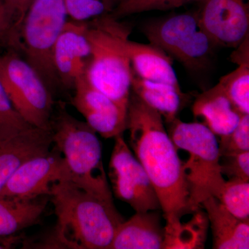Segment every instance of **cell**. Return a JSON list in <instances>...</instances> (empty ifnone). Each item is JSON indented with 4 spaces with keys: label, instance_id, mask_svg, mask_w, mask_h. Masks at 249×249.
Returning <instances> with one entry per match:
<instances>
[{
    "label": "cell",
    "instance_id": "6da1fadb",
    "mask_svg": "<svg viewBox=\"0 0 249 249\" xmlns=\"http://www.w3.org/2000/svg\"><path fill=\"white\" fill-rule=\"evenodd\" d=\"M126 130L129 146L155 188L166 223L191 213L183 161L165 128L163 117L132 91Z\"/></svg>",
    "mask_w": 249,
    "mask_h": 249
},
{
    "label": "cell",
    "instance_id": "7a4b0ae2",
    "mask_svg": "<svg viewBox=\"0 0 249 249\" xmlns=\"http://www.w3.org/2000/svg\"><path fill=\"white\" fill-rule=\"evenodd\" d=\"M50 201L56 216L50 242L60 248L109 249L124 217L114 200L87 191L70 180L55 185Z\"/></svg>",
    "mask_w": 249,
    "mask_h": 249
},
{
    "label": "cell",
    "instance_id": "3957f363",
    "mask_svg": "<svg viewBox=\"0 0 249 249\" xmlns=\"http://www.w3.org/2000/svg\"><path fill=\"white\" fill-rule=\"evenodd\" d=\"M91 58L85 71L90 84L127 110L132 66L126 49L131 28L110 14L88 21Z\"/></svg>",
    "mask_w": 249,
    "mask_h": 249
},
{
    "label": "cell",
    "instance_id": "277c9868",
    "mask_svg": "<svg viewBox=\"0 0 249 249\" xmlns=\"http://www.w3.org/2000/svg\"><path fill=\"white\" fill-rule=\"evenodd\" d=\"M51 121L53 145L66 161L70 181L87 191L113 199L103 161L102 145L97 133L86 122L71 115L59 103Z\"/></svg>",
    "mask_w": 249,
    "mask_h": 249
},
{
    "label": "cell",
    "instance_id": "5b68a950",
    "mask_svg": "<svg viewBox=\"0 0 249 249\" xmlns=\"http://www.w3.org/2000/svg\"><path fill=\"white\" fill-rule=\"evenodd\" d=\"M170 138L177 150L188 152L183 162L193 213L208 198L219 197L225 180L221 171L220 154L216 136L201 123H186L176 118L168 123Z\"/></svg>",
    "mask_w": 249,
    "mask_h": 249
},
{
    "label": "cell",
    "instance_id": "8992f818",
    "mask_svg": "<svg viewBox=\"0 0 249 249\" xmlns=\"http://www.w3.org/2000/svg\"><path fill=\"white\" fill-rule=\"evenodd\" d=\"M142 32L151 45L192 71L209 66L216 45L204 30L198 13H185L147 22Z\"/></svg>",
    "mask_w": 249,
    "mask_h": 249
},
{
    "label": "cell",
    "instance_id": "52a82bcc",
    "mask_svg": "<svg viewBox=\"0 0 249 249\" xmlns=\"http://www.w3.org/2000/svg\"><path fill=\"white\" fill-rule=\"evenodd\" d=\"M0 83L15 109L29 124L50 130L54 102L45 80L16 53L0 56Z\"/></svg>",
    "mask_w": 249,
    "mask_h": 249
},
{
    "label": "cell",
    "instance_id": "ba28073f",
    "mask_svg": "<svg viewBox=\"0 0 249 249\" xmlns=\"http://www.w3.org/2000/svg\"><path fill=\"white\" fill-rule=\"evenodd\" d=\"M68 18L65 0H34L24 16L19 34L20 47L27 61L45 82L58 79L53 49Z\"/></svg>",
    "mask_w": 249,
    "mask_h": 249
},
{
    "label": "cell",
    "instance_id": "9c48e42d",
    "mask_svg": "<svg viewBox=\"0 0 249 249\" xmlns=\"http://www.w3.org/2000/svg\"><path fill=\"white\" fill-rule=\"evenodd\" d=\"M114 139L108 173L113 194L129 204L136 213L161 209L150 178L123 134Z\"/></svg>",
    "mask_w": 249,
    "mask_h": 249
},
{
    "label": "cell",
    "instance_id": "30bf717a",
    "mask_svg": "<svg viewBox=\"0 0 249 249\" xmlns=\"http://www.w3.org/2000/svg\"><path fill=\"white\" fill-rule=\"evenodd\" d=\"M71 179L66 161L58 147L27 160L10 178L0 196L20 199L50 196L54 187Z\"/></svg>",
    "mask_w": 249,
    "mask_h": 249
},
{
    "label": "cell",
    "instance_id": "8fae6325",
    "mask_svg": "<svg viewBox=\"0 0 249 249\" xmlns=\"http://www.w3.org/2000/svg\"><path fill=\"white\" fill-rule=\"evenodd\" d=\"M201 25L216 47L235 49L249 36V0H199Z\"/></svg>",
    "mask_w": 249,
    "mask_h": 249
},
{
    "label": "cell",
    "instance_id": "7c38bea8",
    "mask_svg": "<svg viewBox=\"0 0 249 249\" xmlns=\"http://www.w3.org/2000/svg\"><path fill=\"white\" fill-rule=\"evenodd\" d=\"M71 103L85 122L103 138H115L127 129V111L90 84L85 74L75 82Z\"/></svg>",
    "mask_w": 249,
    "mask_h": 249
},
{
    "label": "cell",
    "instance_id": "4fadbf2b",
    "mask_svg": "<svg viewBox=\"0 0 249 249\" xmlns=\"http://www.w3.org/2000/svg\"><path fill=\"white\" fill-rule=\"evenodd\" d=\"M88 27V21H67L54 45V70L66 88H73L76 80L85 74L91 58Z\"/></svg>",
    "mask_w": 249,
    "mask_h": 249
},
{
    "label": "cell",
    "instance_id": "5bb4252c",
    "mask_svg": "<svg viewBox=\"0 0 249 249\" xmlns=\"http://www.w3.org/2000/svg\"><path fill=\"white\" fill-rule=\"evenodd\" d=\"M53 145L51 130L36 127L0 142V192L19 167L48 152Z\"/></svg>",
    "mask_w": 249,
    "mask_h": 249
},
{
    "label": "cell",
    "instance_id": "9a60e30c",
    "mask_svg": "<svg viewBox=\"0 0 249 249\" xmlns=\"http://www.w3.org/2000/svg\"><path fill=\"white\" fill-rule=\"evenodd\" d=\"M159 210L136 213L116 231L109 249H163L164 227Z\"/></svg>",
    "mask_w": 249,
    "mask_h": 249
},
{
    "label": "cell",
    "instance_id": "2e32d148",
    "mask_svg": "<svg viewBox=\"0 0 249 249\" xmlns=\"http://www.w3.org/2000/svg\"><path fill=\"white\" fill-rule=\"evenodd\" d=\"M209 218L214 249H248L249 219H241L231 213L214 196L201 204Z\"/></svg>",
    "mask_w": 249,
    "mask_h": 249
},
{
    "label": "cell",
    "instance_id": "e0dca14e",
    "mask_svg": "<svg viewBox=\"0 0 249 249\" xmlns=\"http://www.w3.org/2000/svg\"><path fill=\"white\" fill-rule=\"evenodd\" d=\"M193 112L195 117L202 119L201 124L219 137L231 133L242 115L234 108L219 83L196 97Z\"/></svg>",
    "mask_w": 249,
    "mask_h": 249
},
{
    "label": "cell",
    "instance_id": "ac0fdd59",
    "mask_svg": "<svg viewBox=\"0 0 249 249\" xmlns=\"http://www.w3.org/2000/svg\"><path fill=\"white\" fill-rule=\"evenodd\" d=\"M126 49L132 70L143 79L180 87L173 67V59L151 44L129 40Z\"/></svg>",
    "mask_w": 249,
    "mask_h": 249
},
{
    "label": "cell",
    "instance_id": "d6986e66",
    "mask_svg": "<svg viewBox=\"0 0 249 249\" xmlns=\"http://www.w3.org/2000/svg\"><path fill=\"white\" fill-rule=\"evenodd\" d=\"M50 196L20 199L0 196V237H11L40 222Z\"/></svg>",
    "mask_w": 249,
    "mask_h": 249
},
{
    "label": "cell",
    "instance_id": "ffe728a7",
    "mask_svg": "<svg viewBox=\"0 0 249 249\" xmlns=\"http://www.w3.org/2000/svg\"><path fill=\"white\" fill-rule=\"evenodd\" d=\"M131 91L158 111L167 124L176 119L186 101V94L180 87L143 79L132 69Z\"/></svg>",
    "mask_w": 249,
    "mask_h": 249
},
{
    "label": "cell",
    "instance_id": "44dd1931",
    "mask_svg": "<svg viewBox=\"0 0 249 249\" xmlns=\"http://www.w3.org/2000/svg\"><path fill=\"white\" fill-rule=\"evenodd\" d=\"M188 222L181 219L166 223L164 227L163 249H202L207 238L209 221L206 211L200 209L193 213Z\"/></svg>",
    "mask_w": 249,
    "mask_h": 249
},
{
    "label": "cell",
    "instance_id": "7402d4cb",
    "mask_svg": "<svg viewBox=\"0 0 249 249\" xmlns=\"http://www.w3.org/2000/svg\"><path fill=\"white\" fill-rule=\"evenodd\" d=\"M218 83L236 110L241 114H249V64L238 65Z\"/></svg>",
    "mask_w": 249,
    "mask_h": 249
},
{
    "label": "cell",
    "instance_id": "603a6c76",
    "mask_svg": "<svg viewBox=\"0 0 249 249\" xmlns=\"http://www.w3.org/2000/svg\"><path fill=\"white\" fill-rule=\"evenodd\" d=\"M217 199L235 217L249 219V181L229 178Z\"/></svg>",
    "mask_w": 249,
    "mask_h": 249
},
{
    "label": "cell",
    "instance_id": "cb8c5ba5",
    "mask_svg": "<svg viewBox=\"0 0 249 249\" xmlns=\"http://www.w3.org/2000/svg\"><path fill=\"white\" fill-rule=\"evenodd\" d=\"M196 0H120L110 14L121 18L152 11H168L178 9Z\"/></svg>",
    "mask_w": 249,
    "mask_h": 249
},
{
    "label": "cell",
    "instance_id": "d4e9b609",
    "mask_svg": "<svg viewBox=\"0 0 249 249\" xmlns=\"http://www.w3.org/2000/svg\"><path fill=\"white\" fill-rule=\"evenodd\" d=\"M34 127L15 109L0 83V142L12 138L23 131Z\"/></svg>",
    "mask_w": 249,
    "mask_h": 249
},
{
    "label": "cell",
    "instance_id": "484cf974",
    "mask_svg": "<svg viewBox=\"0 0 249 249\" xmlns=\"http://www.w3.org/2000/svg\"><path fill=\"white\" fill-rule=\"evenodd\" d=\"M120 0H65L69 18L80 22L111 14Z\"/></svg>",
    "mask_w": 249,
    "mask_h": 249
},
{
    "label": "cell",
    "instance_id": "4316f807",
    "mask_svg": "<svg viewBox=\"0 0 249 249\" xmlns=\"http://www.w3.org/2000/svg\"><path fill=\"white\" fill-rule=\"evenodd\" d=\"M218 142L220 156L249 151V114H242L235 129Z\"/></svg>",
    "mask_w": 249,
    "mask_h": 249
},
{
    "label": "cell",
    "instance_id": "83f0119b",
    "mask_svg": "<svg viewBox=\"0 0 249 249\" xmlns=\"http://www.w3.org/2000/svg\"><path fill=\"white\" fill-rule=\"evenodd\" d=\"M219 163L223 175L249 181V151L220 156Z\"/></svg>",
    "mask_w": 249,
    "mask_h": 249
},
{
    "label": "cell",
    "instance_id": "f1b7e54d",
    "mask_svg": "<svg viewBox=\"0 0 249 249\" xmlns=\"http://www.w3.org/2000/svg\"><path fill=\"white\" fill-rule=\"evenodd\" d=\"M0 42L20 47V39L5 0H0Z\"/></svg>",
    "mask_w": 249,
    "mask_h": 249
},
{
    "label": "cell",
    "instance_id": "f546056e",
    "mask_svg": "<svg viewBox=\"0 0 249 249\" xmlns=\"http://www.w3.org/2000/svg\"><path fill=\"white\" fill-rule=\"evenodd\" d=\"M5 1L14 19L16 31L19 36L24 16L34 0H5Z\"/></svg>",
    "mask_w": 249,
    "mask_h": 249
},
{
    "label": "cell",
    "instance_id": "4dcf8cb0",
    "mask_svg": "<svg viewBox=\"0 0 249 249\" xmlns=\"http://www.w3.org/2000/svg\"><path fill=\"white\" fill-rule=\"evenodd\" d=\"M249 36L241 42L240 45L236 47L235 51L232 52L230 58L232 62L236 65L249 64Z\"/></svg>",
    "mask_w": 249,
    "mask_h": 249
}]
</instances>
